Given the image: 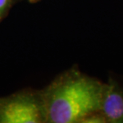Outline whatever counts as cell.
I'll return each mask as SVG.
<instances>
[{
	"label": "cell",
	"mask_w": 123,
	"mask_h": 123,
	"mask_svg": "<svg viewBox=\"0 0 123 123\" xmlns=\"http://www.w3.org/2000/svg\"><path fill=\"white\" fill-rule=\"evenodd\" d=\"M104 82L72 67L40 90L45 123H80L100 111Z\"/></svg>",
	"instance_id": "cell-1"
},
{
	"label": "cell",
	"mask_w": 123,
	"mask_h": 123,
	"mask_svg": "<svg viewBox=\"0 0 123 123\" xmlns=\"http://www.w3.org/2000/svg\"><path fill=\"white\" fill-rule=\"evenodd\" d=\"M0 123H45L40 90L23 89L0 98Z\"/></svg>",
	"instance_id": "cell-2"
},
{
	"label": "cell",
	"mask_w": 123,
	"mask_h": 123,
	"mask_svg": "<svg viewBox=\"0 0 123 123\" xmlns=\"http://www.w3.org/2000/svg\"><path fill=\"white\" fill-rule=\"evenodd\" d=\"M100 112L106 123H123V76L110 73L104 82Z\"/></svg>",
	"instance_id": "cell-3"
},
{
	"label": "cell",
	"mask_w": 123,
	"mask_h": 123,
	"mask_svg": "<svg viewBox=\"0 0 123 123\" xmlns=\"http://www.w3.org/2000/svg\"><path fill=\"white\" fill-rule=\"evenodd\" d=\"M21 0H0V23L7 16L11 9Z\"/></svg>",
	"instance_id": "cell-4"
},
{
	"label": "cell",
	"mask_w": 123,
	"mask_h": 123,
	"mask_svg": "<svg viewBox=\"0 0 123 123\" xmlns=\"http://www.w3.org/2000/svg\"><path fill=\"white\" fill-rule=\"evenodd\" d=\"M80 123H106L104 116L100 111L92 113L81 120Z\"/></svg>",
	"instance_id": "cell-5"
},
{
	"label": "cell",
	"mask_w": 123,
	"mask_h": 123,
	"mask_svg": "<svg viewBox=\"0 0 123 123\" xmlns=\"http://www.w3.org/2000/svg\"><path fill=\"white\" fill-rule=\"evenodd\" d=\"M29 2H31V3H35V2H38L39 1H41V0H28Z\"/></svg>",
	"instance_id": "cell-6"
}]
</instances>
